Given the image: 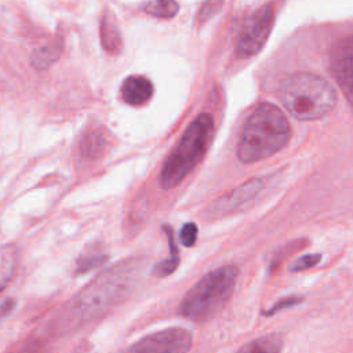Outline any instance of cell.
<instances>
[{
    "label": "cell",
    "mask_w": 353,
    "mask_h": 353,
    "mask_svg": "<svg viewBox=\"0 0 353 353\" xmlns=\"http://www.w3.org/2000/svg\"><path fill=\"white\" fill-rule=\"evenodd\" d=\"M275 23L273 9L264 6L253 13L243 24L236 42V54L239 58L255 56L266 43Z\"/></svg>",
    "instance_id": "8992f818"
},
{
    "label": "cell",
    "mask_w": 353,
    "mask_h": 353,
    "mask_svg": "<svg viewBox=\"0 0 353 353\" xmlns=\"http://www.w3.org/2000/svg\"><path fill=\"white\" fill-rule=\"evenodd\" d=\"M279 97L286 109L299 120L325 118L336 103L332 86L314 74L298 72L283 81Z\"/></svg>",
    "instance_id": "3957f363"
},
{
    "label": "cell",
    "mask_w": 353,
    "mask_h": 353,
    "mask_svg": "<svg viewBox=\"0 0 353 353\" xmlns=\"http://www.w3.org/2000/svg\"><path fill=\"white\" fill-rule=\"evenodd\" d=\"M321 261V254L316 253V254H306L299 257L297 261L292 262L290 270L291 272H302V270H308L313 266H316L319 262Z\"/></svg>",
    "instance_id": "d6986e66"
},
{
    "label": "cell",
    "mask_w": 353,
    "mask_h": 353,
    "mask_svg": "<svg viewBox=\"0 0 353 353\" xmlns=\"http://www.w3.org/2000/svg\"><path fill=\"white\" fill-rule=\"evenodd\" d=\"M291 136L284 114L272 104H261L248 118L237 148L243 163L266 159L283 149Z\"/></svg>",
    "instance_id": "7a4b0ae2"
},
{
    "label": "cell",
    "mask_w": 353,
    "mask_h": 353,
    "mask_svg": "<svg viewBox=\"0 0 353 353\" xmlns=\"http://www.w3.org/2000/svg\"><path fill=\"white\" fill-rule=\"evenodd\" d=\"M301 301H302L301 297H287V298H281L279 302H276V303L266 312V314H268V316L275 314V313H277V312H280V310H283V309H286V308H290V306H294V305L299 303Z\"/></svg>",
    "instance_id": "7402d4cb"
},
{
    "label": "cell",
    "mask_w": 353,
    "mask_h": 353,
    "mask_svg": "<svg viewBox=\"0 0 353 353\" xmlns=\"http://www.w3.org/2000/svg\"><path fill=\"white\" fill-rule=\"evenodd\" d=\"M224 0H204V3L197 14V20L203 24L206 23L208 19H211L221 8Z\"/></svg>",
    "instance_id": "ffe728a7"
},
{
    "label": "cell",
    "mask_w": 353,
    "mask_h": 353,
    "mask_svg": "<svg viewBox=\"0 0 353 353\" xmlns=\"http://www.w3.org/2000/svg\"><path fill=\"white\" fill-rule=\"evenodd\" d=\"M180 8L175 0H151L145 12L156 19H173Z\"/></svg>",
    "instance_id": "2e32d148"
},
{
    "label": "cell",
    "mask_w": 353,
    "mask_h": 353,
    "mask_svg": "<svg viewBox=\"0 0 353 353\" xmlns=\"http://www.w3.org/2000/svg\"><path fill=\"white\" fill-rule=\"evenodd\" d=\"M196 239H197V226L193 222L185 224L180 233L181 243L186 247H192L196 243Z\"/></svg>",
    "instance_id": "44dd1931"
},
{
    "label": "cell",
    "mask_w": 353,
    "mask_h": 353,
    "mask_svg": "<svg viewBox=\"0 0 353 353\" xmlns=\"http://www.w3.org/2000/svg\"><path fill=\"white\" fill-rule=\"evenodd\" d=\"M283 339L279 334H268L244 345L237 353H280Z\"/></svg>",
    "instance_id": "8fae6325"
},
{
    "label": "cell",
    "mask_w": 353,
    "mask_h": 353,
    "mask_svg": "<svg viewBox=\"0 0 353 353\" xmlns=\"http://www.w3.org/2000/svg\"><path fill=\"white\" fill-rule=\"evenodd\" d=\"M105 148V140L100 133H90L83 140L82 151L87 158H96Z\"/></svg>",
    "instance_id": "ac0fdd59"
},
{
    "label": "cell",
    "mask_w": 353,
    "mask_h": 353,
    "mask_svg": "<svg viewBox=\"0 0 353 353\" xmlns=\"http://www.w3.org/2000/svg\"><path fill=\"white\" fill-rule=\"evenodd\" d=\"M264 184L259 180H253L248 184L240 186L239 189L231 192L228 196L220 199L215 202L210 208L208 214L210 217H224L229 213L242 210L246 204L251 203L254 197L261 192Z\"/></svg>",
    "instance_id": "9c48e42d"
},
{
    "label": "cell",
    "mask_w": 353,
    "mask_h": 353,
    "mask_svg": "<svg viewBox=\"0 0 353 353\" xmlns=\"http://www.w3.org/2000/svg\"><path fill=\"white\" fill-rule=\"evenodd\" d=\"M61 52H63V46L58 45L57 42L46 45V46L38 49L32 54V65L36 69H46L53 63H56L58 60Z\"/></svg>",
    "instance_id": "5bb4252c"
},
{
    "label": "cell",
    "mask_w": 353,
    "mask_h": 353,
    "mask_svg": "<svg viewBox=\"0 0 353 353\" xmlns=\"http://www.w3.org/2000/svg\"><path fill=\"white\" fill-rule=\"evenodd\" d=\"M237 276L239 270L233 265L208 272L184 297L180 305L181 314L196 323L214 317L231 299Z\"/></svg>",
    "instance_id": "277c9868"
},
{
    "label": "cell",
    "mask_w": 353,
    "mask_h": 353,
    "mask_svg": "<svg viewBox=\"0 0 353 353\" xmlns=\"http://www.w3.org/2000/svg\"><path fill=\"white\" fill-rule=\"evenodd\" d=\"M213 127V118L207 114L193 120L162 170V188L171 189L177 186L197 166L210 144Z\"/></svg>",
    "instance_id": "5b68a950"
},
{
    "label": "cell",
    "mask_w": 353,
    "mask_h": 353,
    "mask_svg": "<svg viewBox=\"0 0 353 353\" xmlns=\"http://www.w3.org/2000/svg\"><path fill=\"white\" fill-rule=\"evenodd\" d=\"M120 93L126 104L138 107L147 104L152 98L153 86L151 81L144 76H130L123 82Z\"/></svg>",
    "instance_id": "30bf717a"
},
{
    "label": "cell",
    "mask_w": 353,
    "mask_h": 353,
    "mask_svg": "<svg viewBox=\"0 0 353 353\" xmlns=\"http://www.w3.org/2000/svg\"><path fill=\"white\" fill-rule=\"evenodd\" d=\"M107 254L100 247H89L76 262V272L86 273L107 261Z\"/></svg>",
    "instance_id": "9a60e30c"
},
{
    "label": "cell",
    "mask_w": 353,
    "mask_h": 353,
    "mask_svg": "<svg viewBox=\"0 0 353 353\" xmlns=\"http://www.w3.org/2000/svg\"><path fill=\"white\" fill-rule=\"evenodd\" d=\"M332 75L353 111V35L338 41L330 54Z\"/></svg>",
    "instance_id": "ba28073f"
},
{
    "label": "cell",
    "mask_w": 353,
    "mask_h": 353,
    "mask_svg": "<svg viewBox=\"0 0 353 353\" xmlns=\"http://www.w3.org/2000/svg\"><path fill=\"white\" fill-rule=\"evenodd\" d=\"M138 270L136 261H127L103 272L76 295L68 321L74 325L85 324L120 303L133 290Z\"/></svg>",
    "instance_id": "6da1fadb"
},
{
    "label": "cell",
    "mask_w": 353,
    "mask_h": 353,
    "mask_svg": "<svg viewBox=\"0 0 353 353\" xmlns=\"http://www.w3.org/2000/svg\"><path fill=\"white\" fill-rule=\"evenodd\" d=\"M167 236H169V242H170V251H171V255L170 258L162 261L158 264L155 272L158 276L160 277H164V276H169L171 275L173 272H175V269L178 268V264H180V258H178V248L174 243V237H173V233H171V229L167 228Z\"/></svg>",
    "instance_id": "e0dca14e"
},
{
    "label": "cell",
    "mask_w": 353,
    "mask_h": 353,
    "mask_svg": "<svg viewBox=\"0 0 353 353\" xmlns=\"http://www.w3.org/2000/svg\"><path fill=\"white\" fill-rule=\"evenodd\" d=\"M192 347V334L180 327L160 330L136 342L126 353H188Z\"/></svg>",
    "instance_id": "52a82bcc"
},
{
    "label": "cell",
    "mask_w": 353,
    "mask_h": 353,
    "mask_svg": "<svg viewBox=\"0 0 353 353\" xmlns=\"http://www.w3.org/2000/svg\"><path fill=\"white\" fill-rule=\"evenodd\" d=\"M101 41H103L104 49L111 54H116L122 47V36L118 30V24L111 14L103 19Z\"/></svg>",
    "instance_id": "7c38bea8"
},
{
    "label": "cell",
    "mask_w": 353,
    "mask_h": 353,
    "mask_svg": "<svg viewBox=\"0 0 353 353\" xmlns=\"http://www.w3.org/2000/svg\"><path fill=\"white\" fill-rule=\"evenodd\" d=\"M19 257L13 246H5L0 254V287L5 290L17 270Z\"/></svg>",
    "instance_id": "4fadbf2b"
},
{
    "label": "cell",
    "mask_w": 353,
    "mask_h": 353,
    "mask_svg": "<svg viewBox=\"0 0 353 353\" xmlns=\"http://www.w3.org/2000/svg\"><path fill=\"white\" fill-rule=\"evenodd\" d=\"M10 308H13V302H12V299H6L5 302H3V306H2V309H3V316H6L12 309Z\"/></svg>",
    "instance_id": "603a6c76"
}]
</instances>
